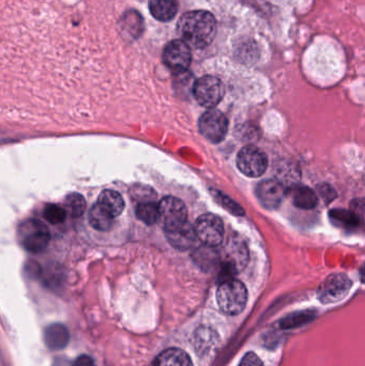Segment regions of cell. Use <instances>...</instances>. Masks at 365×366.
Listing matches in <instances>:
<instances>
[{
	"mask_svg": "<svg viewBox=\"0 0 365 366\" xmlns=\"http://www.w3.org/2000/svg\"><path fill=\"white\" fill-rule=\"evenodd\" d=\"M43 215L51 224L57 225L65 222L67 212H66L65 208L55 205V203H50L44 208Z\"/></svg>",
	"mask_w": 365,
	"mask_h": 366,
	"instance_id": "cell-25",
	"label": "cell"
},
{
	"mask_svg": "<svg viewBox=\"0 0 365 366\" xmlns=\"http://www.w3.org/2000/svg\"><path fill=\"white\" fill-rule=\"evenodd\" d=\"M177 32L190 47L206 49L217 36V21L208 11H190L179 19Z\"/></svg>",
	"mask_w": 365,
	"mask_h": 366,
	"instance_id": "cell-1",
	"label": "cell"
},
{
	"mask_svg": "<svg viewBox=\"0 0 365 366\" xmlns=\"http://www.w3.org/2000/svg\"><path fill=\"white\" fill-rule=\"evenodd\" d=\"M194 229L197 239L200 240L204 245L217 248L223 242V220L215 214L206 213L200 215L196 220Z\"/></svg>",
	"mask_w": 365,
	"mask_h": 366,
	"instance_id": "cell-6",
	"label": "cell"
},
{
	"mask_svg": "<svg viewBox=\"0 0 365 366\" xmlns=\"http://www.w3.org/2000/svg\"><path fill=\"white\" fill-rule=\"evenodd\" d=\"M113 220L114 218L98 203L93 205L89 211V222H91V226L97 230H108L112 227Z\"/></svg>",
	"mask_w": 365,
	"mask_h": 366,
	"instance_id": "cell-20",
	"label": "cell"
},
{
	"mask_svg": "<svg viewBox=\"0 0 365 366\" xmlns=\"http://www.w3.org/2000/svg\"><path fill=\"white\" fill-rule=\"evenodd\" d=\"M136 215L147 225H153L159 220V209L155 201L140 203L136 208Z\"/></svg>",
	"mask_w": 365,
	"mask_h": 366,
	"instance_id": "cell-23",
	"label": "cell"
},
{
	"mask_svg": "<svg viewBox=\"0 0 365 366\" xmlns=\"http://www.w3.org/2000/svg\"><path fill=\"white\" fill-rule=\"evenodd\" d=\"M193 93L196 101L202 106L213 108L223 98L225 88L221 79L212 75H206L195 81L193 86Z\"/></svg>",
	"mask_w": 365,
	"mask_h": 366,
	"instance_id": "cell-5",
	"label": "cell"
},
{
	"mask_svg": "<svg viewBox=\"0 0 365 366\" xmlns=\"http://www.w3.org/2000/svg\"><path fill=\"white\" fill-rule=\"evenodd\" d=\"M50 239L48 227L40 220H26L19 228V240L29 252H42L50 243Z\"/></svg>",
	"mask_w": 365,
	"mask_h": 366,
	"instance_id": "cell-4",
	"label": "cell"
},
{
	"mask_svg": "<svg viewBox=\"0 0 365 366\" xmlns=\"http://www.w3.org/2000/svg\"><path fill=\"white\" fill-rule=\"evenodd\" d=\"M72 366H96L93 357L87 355H82L73 362Z\"/></svg>",
	"mask_w": 365,
	"mask_h": 366,
	"instance_id": "cell-31",
	"label": "cell"
},
{
	"mask_svg": "<svg viewBox=\"0 0 365 366\" xmlns=\"http://www.w3.org/2000/svg\"><path fill=\"white\" fill-rule=\"evenodd\" d=\"M149 10L158 21H170L178 12V2L177 0H150Z\"/></svg>",
	"mask_w": 365,
	"mask_h": 366,
	"instance_id": "cell-17",
	"label": "cell"
},
{
	"mask_svg": "<svg viewBox=\"0 0 365 366\" xmlns=\"http://www.w3.org/2000/svg\"><path fill=\"white\" fill-rule=\"evenodd\" d=\"M292 198L294 203L300 209L309 210L316 207L318 203L317 195L312 188L304 185L294 186Z\"/></svg>",
	"mask_w": 365,
	"mask_h": 366,
	"instance_id": "cell-19",
	"label": "cell"
},
{
	"mask_svg": "<svg viewBox=\"0 0 365 366\" xmlns=\"http://www.w3.org/2000/svg\"><path fill=\"white\" fill-rule=\"evenodd\" d=\"M313 318L312 315H307V312H304L303 315H300V316H289L283 320V327H296L298 325V323L302 325V323L307 322L309 319Z\"/></svg>",
	"mask_w": 365,
	"mask_h": 366,
	"instance_id": "cell-28",
	"label": "cell"
},
{
	"mask_svg": "<svg viewBox=\"0 0 365 366\" xmlns=\"http://www.w3.org/2000/svg\"><path fill=\"white\" fill-rule=\"evenodd\" d=\"M159 220L165 228L187 222V208L180 199L166 196L158 205Z\"/></svg>",
	"mask_w": 365,
	"mask_h": 366,
	"instance_id": "cell-11",
	"label": "cell"
},
{
	"mask_svg": "<svg viewBox=\"0 0 365 366\" xmlns=\"http://www.w3.org/2000/svg\"><path fill=\"white\" fill-rule=\"evenodd\" d=\"M237 166L249 177H259L268 167V158L264 151L254 146L242 148L237 158Z\"/></svg>",
	"mask_w": 365,
	"mask_h": 366,
	"instance_id": "cell-8",
	"label": "cell"
},
{
	"mask_svg": "<svg viewBox=\"0 0 365 366\" xmlns=\"http://www.w3.org/2000/svg\"><path fill=\"white\" fill-rule=\"evenodd\" d=\"M318 190H319L320 196H322V198L327 201V203H330V201H332V199L336 196V194H335V190H333L331 186L320 185L319 188H318Z\"/></svg>",
	"mask_w": 365,
	"mask_h": 366,
	"instance_id": "cell-30",
	"label": "cell"
},
{
	"mask_svg": "<svg viewBox=\"0 0 365 366\" xmlns=\"http://www.w3.org/2000/svg\"><path fill=\"white\" fill-rule=\"evenodd\" d=\"M286 188L277 180H264L258 184L256 194L260 203L268 209H277L285 196Z\"/></svg>",
	"mask_w": 365,
	"mask_h": 366,
	"instance_id": "cell-13",
	"label": "cell"
},
{
	"mask_svg": "<svg viewBox=\"0 0 365 366\" xmlns=\"http://www.w3.org/2000/svg\"><path fill=\"white\" fill-rule=\"evenodd\" d=\"M97 203L114 218L120 215L121 212L125 209V201H123V196L115 190H108L102 192Z\"/></svg>",
	"mask_w": 365,
	"mask_h": 366,
	"instance_id": "cell-18",
	"label": "cell"
},
{
	"mask_svg": "<svg viewBox=\"0 0 365 366\" xmlns=\"http://www.w3.org/2000/svg\"><path fill=\"white\" fill-rule=\"evenodd\" d=\"M331 218L335 224L341 227L358 226L359 216L351 211L347 210H333L330 213Z\"/></svg>",
	"mask_w": 365,
	"mask_h": 366,
	"instance_id": "cell-24",
	"label": "cell"
},
{
	"mask_svg": "<svg viewBox=\"0 0 365 366\" xmlns=\"http://www.w3.org/2000/svg\"><path fill=\"white\" fill-rule=\"evenodd\" d=\"M217 300L220 308L225 314H240L247 305V288L240 280L234 278L222 280L217 288Z\"/></svg>",
	"mask_w": 365,
	"mask_h": 366,
	"instance_id": "cell-2",
	"label": "cell"
},
{
	"mask_svg": "<svg viewBox=\"0 0 365 366\" xmlns=\"http://www.w3.org/2000/svg\"><path fill=\"white\" fill-rule=\"evenodd\" d=\"M153 366H193L191 357L181 349L170 348L160 353Z\"/></svg>",
	"mask_w": 365,
	"mask_h": 366,
	"instance_id": "cell-16",
	"label": "cell"
},
{
	"mask_svg": "<svg viewBox=\"0 0 365 366\" xmlns=\"http://www.w3.org/2000/svg\"><path fill=\"white\" fill-rule=\"evenodd\" d=\"M350 288L351 280L346 274H331L318 288V299L324 304L335 303L343 300Z\"/></svg>",
	"mask_w": 365,
	"mask_h": 366,
	"instance_id": "cell-7",
	"label": "cell"
},
{
	"mask_svg": "<svg viewBox=\"0 0 365 366\" xmlns=\"http://www.w3.org/2000/svg\"><path fill=\"white\" fill-rule=\"evenodd\" d=\"M194 259H195L196 263L200 267L204 268V269H208V268H212L217 263V260L221 259V256H219V254H217V248L202 244V246H200V248L195 250Z\"/></svg>",
	"mask_w": 365,
	"mask_h": 366,
	"instance_id": "cell-21",
	"label": "cell"
},
{
	"mask_svg": "<svg viewBox=\"0 0 365 366\" xmlns=\"http://www.w3.org/2000/svg\"><path fill=\"white\" fill-rule=\"evenodd\" d=\"M65 210L71 218H80L86 211V200L82 195L72 193L66 197Z\"/></svg>",
	"mask_w": 365,
	"mask_h": 366,
	"instance_id": "cell-22",
	"label": "cell"
},
{
	"mask_svg": "<svg viewBox=\"0 0 365 366\" xmlns=\"http://www.w3.org/2000/svg\"><path fill=\"white\" fill-rule=\"evenodd\" d=\"M132 194L135 199H138L140 203H149V201H155V193L148 186L138 185L133 188Z\"/></svg>",
	"mask_w": 365,
	"mask_h": 366,
	"instance_id": "cell-26",
	"label": "cell"
},
{
	"mask_svg": "<svg viewBox=\"0 0 365 366\" xmlns=\"http://www.w3.org/2000/svg\"><path fill=\"white\" fill-rule=\"evenodd\" d=\"M239 366H262V362L255 353L249 352L241 360Z\"/></svg>",
	"mask_w": 365,
	"mask_h": 366,
	"instance_id": "cell-29",
	"label": "cell"
},
{
	"mask_svg": "<svg viewBox=\"0 0 365 366\" xmlns=\"http://www.w3.org/2000/svg\"><path fill=\"white\" fill-rule=\"evenodd\" d=\"M217 198L219 199L220 203L226 208V210H230V212H232L234 214H237V215H242L245 212H243L242 208L240 205H237L235 201H232V199L228 198L225 195L222 194L221 192L217 193Z\"/></svg>",
	"mask_w": 365,
	"mask_h": 366,
	"instance_id": "cell-27",
	"label": "cell"
},
{
	"mask_svg": "<svg viewBox=\"0 0 365 366\" xmlns=\"http://www.w3.org/2000/svg\"><path fill=\"white\" fill-rule=\"evenodd\" d=\"M119 26H120L121 32L125 34L127 38L135 40L140 38V34L144 31V19L138 11L129 10L121 17Z\"/></svg>",
	"mask_w": 365,
	"mask_h": 366,
	"instance_id": "cell-15",
	"label": "cell"
},
{
	"mask_svg": "<svg viewBox=\"0 0 365 366\" xmlns=\"http://www.w3.org/2000/svg\"><path fill=\"white\" fill-rule=\"evenodd\" d=\"M200 133L211 143H220L225 138L228 122L225 116L217 109H210L202 113L198 122Z\"/></svg>",
	"mask_w": 365,
	"mask_h": 366,
	"instance_id": "cell-9",
	"label": "cell"
},
{
	"mask_svg": "<svg viewBox=\"0 0 365 366\" xmlns=\"http://www.w3.org/2000/svg\"><path fill=\"white\" fill-rule=\"evenodd\" d=\"M163 61L175 73H185L191 64V49L182 40H173L164 49Z\"/></svg>",
	"mask_w": 365,
	"mask_h": 366,
	"instance_id": "cell-10",
	"label": "cell"
},
{
	"mask_svg": "<svg viewBox=\"0 0 365 366\" xmlns=\"http://www.w3.org/2000/svg\"><path fill=\"white\" fill-rule=\"evenodd\" d=\"M222 271L220 282L232 278L247 263V248L239 238H232L226 244L222 256Z\"/></svg>",
	"mask_w": 365,
	"mask_h": 366,
	"instance_id": "cell-3",
	"label": "cell"
},
{
	"mask_svg": "<svg viewBox=\"0 0 365 366\" xmlns=\"http://www.w3.org/2000/svg\"><path fill=\"white\" fill-rule=\"evenodd\" d=\"M166 237L174 248L178 250H189L197 241L195 229L190 223L185 222L176 226L165 228Z\"/></svg>",
	"mask_w": 365,
	"mask_h": 366,
	"instance_id": "cell-12",
	"label": "cell"
},
{
	"mask_svg": "<svg viewBox=\"0 0 365 366\" xmlns=\"http://www.w3.org/2000/svg\"><path fill=\"white\" fill-rule=\"evenodd\" d=\"M70 333L61 323H53L44 331V342L51 350H61L67 346Z\"/></svg>",
	"mask_w": 365,
	"mask_h": 366,
	"instance_id": "cell-14",
	"label": "cell"
}]
</instances>
